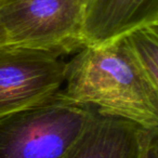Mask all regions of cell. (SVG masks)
<instances>
[{
  "label": "cell",
  "mask_w": 158,
  "mask_h": 158,
  "mask_svg": "<svg viewBox=\"0 0 158 158\" xmlns=\"http://www.w3.org/2000/svg\"><path fill=\"white\" fill-rule=\"evenodd\" d=\"M64 98L158 132V87L136 63L125 36L86 46L66 63Z\"/></svg>",
  "instance_id": "obj_1"
},
{
  "label": "cell",
  "mask_w": 158,
  "mask_h": 158,
  "mask_svg": "<svg viewBox=\"0 0 158 158\" xmlns=\"http://www.w3.org/2000/svg\"><path fill=\"white\" fill-rule=\"evenodd\" d=\"M97 110L61 90L36 105L0 117V158H62L82 135Z\"/></svg>",
  "instance_id": "obj_2"
},
{
  "label": "cell",
  "mask_w": 158,
  "mask_h": 158,
  "mask_svg": "<svg viewBox=\"0 0 158 158\" xmlns=\"http://www.w3.org/2000/svg\"><path fill=\"white\" fill-rule=\"evenodd\" d=\"M84 14L79 0H0V48L77 52L85 47Z\"/></svg>",
  "instance_id": "obj_3"
},
{
  "label": "cell",
  "mask_w": 158,
  "mask_h": 158,
  "mask_svg": "<svg viewBox=\"0 0 158 158\" xmlns=\"http://www.w3.org/2000/svg\"><path fill=\"white\" fill-rule=\"evenodd\" d=\"M66 63L55 54L0 48V117L36 105L61 90Z\"/></svg>",
  "instance_id": "obj_4"
},
{
  "label": "cell",
  "mask_w": 158,
  "mask_h": 158,
  "mask_svg": "<svg viewBox=\"0 0 158 158\" xmlns=\"http://www.w3.org/2000/svg\"><path fill=\"white\" fill-rule=\"evenodd\" d=\"M158 132L95 112L82 135L62 158H143Z\"/></svg>",
  "instance_id": "obj_5"
},
{
  "label": "cell",
  "mask_w": 158,
  "mask_h": 158,
  "mask_svg": "<svg viewBox=\"0 0 158 158\" xmlns=\"http://www.w3.org/2000/svg\"><path fill=\"white\" fill-rule=\"evenodd\" d=\"M158 23V0H92L84 14L85 47L117 39Z\"/></svg>",
  "instance_id": "obj_6"
},
{
  "label": "cell",
  "mask_w": 158,
  "mask_h": 158,
  "mask_svg": "<svg viewBox=\"0 0 158 158\" xmlns=\"http://www.w3.org/2000/svg\"><path fill=\"white\" fill-rule=\"evenodd\" d=\"M125 38L141 69L158 87V23L136 27Z\"/></svg>",
  "instance_id": "obj_7"
},
{
  "label": "cell",
  "mask_w": 158,
  "mask_h": 158,
  "mask_svg": "<svg viewBox=\"0 0 158 158\" xmlns=\"http://www.w3.org/2000/svg\"><path fill=\"white\" fill-rule=\"evenodd\" d=\"M143 158H158V139H155L151 143Z\"/></svg>",
  "instance_id": "obj_8"
},
{
  "label": "cell",
  "mask_w": 158,
  "mask_h": 158,
  "mask_svg": "<svg viewBox=\"0 0 158 158\" xmlns=\"http://www.w3.org/2000/svg\"><path fill=\"white\" fill-rule=\"evenodd\" d=\"M79 1H80V3H81V5H82V7H84V9H86V7L89 5V3L91 2V1H92V0H79Z\"/></svg>",
  "instance_id": "obj_9"
}]
</instances>
